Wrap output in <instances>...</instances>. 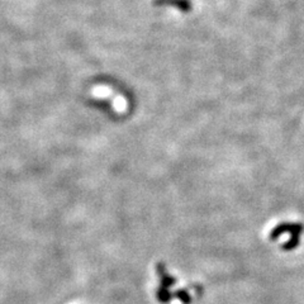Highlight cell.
Instances as JSON below:
<instances>
[{
  "label": "cell",
  "instance_id": "obj_1",
  "mask_svg": "<svg viewBox=\"0 0 304 304\" xmlns=\"http://www.w3.org/2000/svg\"><path fill=\"white\" fill-rule=\"evenodd\" d=\"M304 231V226L301 223H280L279 226H276L273 231L270 232V239H279L284 233H290V236H301V233Z\"/></svg>",
  "mask_w": 304,
  "mask_h": 304
},
{
  "label": "cell",
  "instance_id": "obj_2",
  "mask_svg": "<svg viewBox=\"0 0 304 304\" xmlns=\"http://www.w3.org/2000/svg\"><path fill=\"white\" fill-rule=\"evenodd\" d=\"M156 5H174L177 6L179 9H181L183 12H190L192 9V4L189 3V0H156Z\"/></svg>",
  "mask_w": 304,
  "mask_h": 304
},
{
  "label": "cell",
  "instance_id": "obj_3",
  "mask_svg": "<svg viewBox=\"0 0 304 304\" xmlns=\"http://www.w3.org/2000/svg\"><path fill=\"white\" fill-rule=\"evenodd\" d=\"M299 245V236H292L289 241H286V243L282 245V250H285V251H292L294 248L298 247Z\"/></svg>",
  "mask_w": 304,
  "mask_h": 304
},
{
  "label": "cell",
  "instance_id": "obj_4",
  "mask_svg": "<svg viewBox=\"0 0 304 304\" xmlns=\"http://www.w3.org/2000/svg\"><path fill=\"white\" fill-rule=\"evenodd\" d=\"M158 271H160V275H161L162 285H164V288H166V286H173V285H174V284H175V279H174V278H171V276H169L168 274L165 273L164 266H162V271H161V269L158 267Z\"/></svg>",
  "mask_w": 304,
  "mask_h": 304
},
{
  "label": "cell",
  "instance_id": "obj_5",
  "mask_svg": "<svg viewBox=\"0 0 304 304\" xmlns=\"http://www.w3.org/2000/svg\"><path fill=\"white\" fill-rule=\"evenodd\" d=\"M174 297L177 299H180V302H183V304L192 303V297H190V294H188L186 290H177L174 294Z\"/></svg>",
  "mask_w": 304,
  "mask_h": 304
},
{
  "label": "cell",
  "instance_id": "obj_6",
  "mask_svg": "<svg viewBox=\"0 0 304 304\" xmlns=\"http://www.w3.org/2000/svg\"><path fill=\"white\" fill-rule=\"evenodd\" d=\"M157 298H158V301L162 302V303H166V302H169L171 298H173V294H170L166 288H161V289H158Z\"/></svg>",
  "mask_w": 304,
  "mask_h": 304
}]
</instances>
